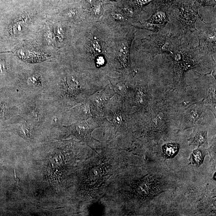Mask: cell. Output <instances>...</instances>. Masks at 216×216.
<instances>
[{"mask_svg":"<svg viewBox=\"0 0 216 216\" xmlns=\"http://www.w3.org/2000/svg\"><path fill=\"white\" fill-rule=\"evenodd\" d=\"M152 1L153 0H133V2L136 6L141 9Z\"/></svg>","mask_w":216,"mask_h":216,"instance_id":"cell-14","label":"cell"},{"mask_svg":"<svg viewBox=\"0 0 216 216\" xmlns=\"http://www.w3.org/2000/svg\"><path fill=\"white\" fill-rule=\"evenodd\" d=\"M77 11L75 9H71L67 12V15L69 17H73L77 15Z\"/></svg>","mask_w":216,"mask_h":216,"instance_id":"cell-20","label":"cell"},{"mask_svg":"<svg viewBox=\"0 0 216 216\" xmlns=\"http://www.w3.org/2000/svg\"><path fill=\"white\" fill-rule=\"evenodd\" d=\"M111 15L114 19L119 21L124 22L127 19H129L126 15L122 13L113 12L111 14Z\"/></svg>","mask_w":216,"mask_h":216,"instance_id":"cell-15","label":"cell"},{"mask_svg":"<svg viewBox=\"0 0 216 216\" xmlns=\"http://www.w3.org/2000/svg\"><path fill=\"white\" fill-rule=\"evenodd\" d=\"M197 107L196 106H192L186 111V117L190 120H191V121H193V120L196 121V120H198L202 113L200 111V109H197Z\"/></svg>","mask_w":216,"mask_h":216,"instance_id":"cell-11","label":"cell"},{"mask_svg":"<svg viewBox=\"0 0 216 216\" xmlns=\"http://www.w3.org/2000/svg\"><path fill=\"white\" fill-rule=\"evenodd\" d=\"M101 5L100 2H95L92 5V11L95 15L98 16L100 15L101 11Z\"/></svg>","mask_w":216,"mask_h":216,"instance_id":"cell-17","label":"cell"},{"mask_svg":"<svg viewBox=\"0 0 216 216\" xmlns=\"http://www.w3.org/2000/svg\"><path fill=\"white\" fill-rule=\"evenodd\" d=\"M134 33H130L119 46L117 57L120 65L127 69L131 66L130 51L131 43L134 39Z\"/></svg>","mask_w":216,"mask_h":216,"instance_id":"cell-6","label":"cell"},{"mask_svg":"<svg viewBox=\"0 0 216 216\" xmlns=\"http://www.w3.org/2000/svg\"><path fill=\"white\" fill-rule=\"evenodd\" d=\"M106 60L104 56L102 55H98L96 56L95 59V65L96 67H103L105 64Z\"/></svg>","mask_w":216,"mask_h":216,"instance_id":"cell-16","label":"cell"},{"mask_svg":"<svg viewBox=\"0 0 216 216\" xmlns=\"http://www.w3.org/2000/svg\"><path fill=\"white\" fill-rule=\"evenodd\" d=\"M25 22L18 21L15 23L13 26V33L14 35H17L21 33L25 27Z\"/></svg>","mask_w":216,"mask_h":216,"instance_id":"cell-13","label":"cell"},{"mask_svg":"<svg viewBox=\"0 0 216 216\" xmlns=\"http://www.w3.org/2000/svg\"><path fill=\"white\" fill-rule=\"evenodd\" d=\"M207 140V132L194 130L189 139V145L200 146Z\"/></svg>","mask_w":216,"mask_h":216,"instance_id":"cell-8","label":"cell"},{"mask_svg":"<svg viewBox=\"0 0 216 216\" xmlns=\"http://www.w3.org/2000/svg\"><path fill=\"white\" fill-rule=\"evenodd\" d=\"M0 70L2 73H4L7 70L5 62L3 60L0 61Z\"/></svg>","mask_w":216,"mask_h":216,"instance_id":"cell-19","label":"cell"},{"mask_svg":"<svg viewBox=\"0 0 216 216\" xmlns=\"http://www.w3.org/2000/svg\"><path fill=\"white\" fill-rule=\"evenodd\" d=\"M204 24L201 29H197L194 33L198 38L199 47L213 56L216 53V21Z\"/></svg>","mask_w":216,"mask_h":216,"instance_id":"cell-4","label":"cell"},{"mask_svg":"<svg viewBox=\"0 0 216 216\" xmlns=\"http://www.w3.org/2000/svg\"><path fill=\"white\" fill-rule=\"evenodd\" d=\"M169 22V16L167 11L157 10L148 19L143 22L138 21L132 25L137 28L145 29L156 33L164 28Z\"/></svg>","mask_w":216,"mask_h":216,"instance_id":"cell-5","label":"cell"},{"mask_svg":"<svg viewBox=\"0 0 216 216\" xmlns=\"http://www.w3.org/2000/svg\"><path fill=\"white\" fill-rule=\"evenodd\" d=\"M180 26L169 22L164 28L150 35L149 39L144 40L145 51L153 58L159 54L176 52L185 35Z\"/></svg>","mask_w":216,"mask_h":216,"instance_id":"cell-1","label":"cell"},{"mask_svg":"<svg viewBox=\"0 0 216 216\" xmlns=\"http://www.w3.org/2000/svg\"><path fill=\"white\" fill-rule=\"evenodd\" d=\"M90 48L92 53L96 56L100 55L102 52V48L101 44L98 40L94 39L91 41L90 43Z\"/></svg>","mask_w":216,"mask_h":216,"instance_id":"cell-12","label":"cell"},{"mask_svg":"<svg viewBox=\"0 0 216 216\" xmlns=\"http://www.w3.org/2000/svg\"><path fill=\"white\" fill-rule=\"evenodd\" d=\"M173 17L181 24L185 35L189 33H194L197 30L196 23L200 20L205 23L203 18L199 15V9L195 5L182 4L172 13Z\"/></svg>","mask_w":216,"mask_h":216,"instance_id":"cell-2","label":"cell"},{"mask_svg":"<svg viewBox=\"0 0 216 216\" xmlns=\"http://www.w3.org/2000/svg\"><path fill=\"white\" fill-rule=\"evenodd\" d=\"M180 147L176 143H168L162 147V153L166 159L174 158L179 151Z\"/></svg>","mask_w":216,"mask_h":216,"instance_id":"cell-9","label":"cell"},{"mask_svg":"<svg viewBox=\"0 0 216 216\" xmlns=\"http://www.w3.org/2000/svg\"><path fill=\"white\" fill-rule=\"evenodd\" d=\"M86 1H87V2L91 4V5H93V4L96 2V0H86Z\"/></svg>","mask_w":216,"mask_h":216,"instance_id":"cell-21","label":"cell"},{"mask_svg":"<svg viewBox=\"0 0 216 216\" xmlns=\"http://www.w3.org/2000/svg\"><path fill=\"white\" fill-rule=\"evenodd\" d=\"M2 106H1V105L0 104V116L2 115Z\"/></svg>","mask_w":216,"mask_h":216,"instance_id":"cell-22","label":"cell"},{"mask_svg":"<svg viewBox=\"0 0 216 216\" xmlns=\"http://www.w3.org/2000/svg\"><path fill=\"white\" fill-rule=\"evenodd\" d=\"M204 157L200 150L197 149L193 151L190 155L189 161L190 164L195 165L197 167L201 165L204 161Z\"/></svg>","mask_w":216,"mask_h":216,"instance_id":"cell-10","label":"cell"},{"mask_svg":"<svg viewBox=\"0 0 216 216\" xmlns=\"http://www.w3.org/2000/svg\"><path fill=\"white\" fill-rule=\"evenodd\" d=\"M113 1H119V0H113Z\"/></svg>","mask_w":216,"mask_h":216,"instance_id":"cell-23","label":"cell"},{"mask_svg":"<svg viewBox=\"0 0 216 216\" xmlns=\"http://www.w3.org/2000/svg\"><path fill=\"white\" fill-rule=\"evenodd\" d=\"M97 118L91 117L77 124L76 127L77 133L80 138L84 141L89 142L92 139L91 133L94 130L99 127Z\"/></svg>","mask_w":216,"mask_h":216,"instance_id":"cell-7","label":"cell"},{"mask_svg":"<svg viewBox=\"0 0 216 216\" xmlns=\"http://www.w3.org/2000/svg\"><path fill=\"white\" fill-rule=\"evenodd\" d=\"M114 95L111 87L106 86L104 89L95 92L89 97L88 101L91 111L95 117L101 118L105 116L106 106Z\"/></svg>","mask_w":216,"mask_h":216,"instance_id":"cell-3","label":"cell"},{"mask_svg":"<svg viewBox=\"0 0 216 216\" xmlns=\"http://www.w3.org/2000/svg\"><path fill=\"white\" fill-rule=\"evenodd\" d=\"M56 37L58 39V41H63L64 39V33L63 29L61 26H58L56 29Z\"/></svg>","mask_w":216,"mask_h":216,"instance_id":"cell-18","label":"cell"}]
</instances>
